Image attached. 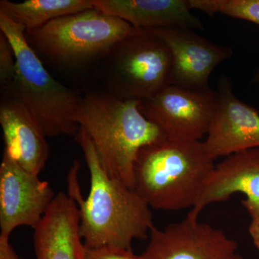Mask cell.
<instances>
[{"label": "cell", "mask_w": 259, "mask_h": 259, "mask_svg": "<svg viewBox=\"0 0 259 259\" xmlns=\"http://www.w3.org/2000/svg\"><path fill=\"white\" fill-rule=\"evenodd\" d=\"M75 140L88 165L90 190L83 199L78 183L79 163L75 161L68 178V194L79 207L84 244L131 250L133 241L146 239L153 226L151 207L136 191L107 175L84 130L79 127Z\"/></svg>", "instance_id": "obj_1"}, {"label": "cell", "mask_w": 259, "mask_h": 259, "mask_svg": "<svg viewBox=\"0 0 259 259\" xmlns=\"http://www.w3.org/2000/svg\"><path fill=\"white\" fill-rule=\"evenodd\" d=\"M141 100H124L111 94L90 92L81 96L74 120L93 141L107 175L134 190V165L140 150L167 139L148 120Z\"/></svg>", "instance_id": "obj_2"}, {"label": "cell", "mask_w": 259, "mask_h": 259, "mask_svg": "<svg viewBox=\"0 0 259 259\" xmlns=\"http://www.w3.org/2000/svg\"><path fill=\"white\" fill-rule=\"evenodd\" d=\"M214 166L202 141L167 139L140 150L134 165V190L153 209L193 207Z\"/></svg>", "instance_id": "obj_3"}, {"label": "cell", "mask_w": 259, "mask_h": 259, "mask_svg": "<svg viewBox=\"0 0 259 259\" xmlns=\"http://www.w3.org/2000/svg\"><path fill=\"white\" fill-rule=\"evenodd\" d=\"M0 30L9 39L16 56L14 79L8 88L32 112L47 137L76 136L80 127L74 115L81 96L49 74L27 40L24 27L0 14Z\"/></svg>", "instance_id": "obj_4"}, {"label": "cell", "mask_w": 259, "mask_h": 259, "mask_svg": "<svg viewBox=\"0 0 259 259\" xmlns=\"http://www.w3.org/2000/svg\"><path fill=\"white\" fill-rule=\"evenodd\" d=\"M135 29L127 22L94 8L26 30L25 35L35 52L61 66L77 67L105 58Z\"/></svg>", "instance_id": "obj_5"}, {"label": "cell", "mask_w": 259, "mask_h": 259, "mask_svg": "<svg viewBox=\"0 0 259 259\" xmlns=\"http://www.w3.org/2000/svg\"><path fill=\"white\" fill-rule=\"evenodd\" d=\"M108 93L124 100H146L171 85V53L152 29L137 28L105 56Z\"/></svg>", "instance_id": "obj_6"}, {"label": "cell", "mask_w": 259, "mask_h": 259, "mask_svg": "<svg viewBox=\"0 0 259 259\" xmlns=\"http://www.w3.org/2000/svg\"><path fill=\"white\" fill-rule=\"evenodd\" d=\"M217 100L218 93L210 88L192 90L169 85L141 101L140 110L167 139L200 141L208 132Z\"/></svg>", "instance_id": "obj_7"}, {"label": "cell", "mask_w": 259, "mask_h": 259, "mask_svg": "<svg viewBox=\"0 0 259 259\" xmlns=\"http://www.w3.org/2000/svg\"><path fill=\"white\" fill-rule=\"evenodd\" d=\"M49 182L27 171L3 152L0 163V236L20 226L35 228L55 198Z\"/></svg>", "instance_id": "obj_8"}, {"label": "cell", "mask_w": 259, "mask_h": 259, "mask_svg": "<svg viewBox=\"0 0 259 259\" xmlns=\"http://www.w3.org/2000/svg\"><path fill=\"white\" fill-rule=\"evenodd\" d=\"M149 234L145 259H243L224 232L188 215L162 230L153 226Z\"/></svg>", "instance_id": "obj_9"}, {"label": "cell", "mask_w": 259, "mask_h": 259, "mask_svg": "<svg viewBox=\"0 0 259 259\" xmlns=\"http://www.w3.org/2000/svg\"><path fill=\"white\" fill-rule=\"evenodd\" d=\"M204 147L213 161L259 147V111L237 98L230 79L222 76Z\"/></svg>", "instance_id": "obj_10"}, {"label": "cell", "mask_w": 259, "mask_h": 259, "mask_svg": "<svg viewBox=\"0 0 259 259\" xmlns=\"http://www.w3.org/2000/svg\"><path fill=\"white\" fill-rule=\"evenodd\" d=\"M151 29L171 53V85L192 90H208L212 71L233 54L231 48L209 41L192 30Z\"/></svg>", "instance_id": "obj_11"}, {"label": "cell", "mask_w": 259, "mask_h": 259, "mask_svg": "<svg viewBox=\"0 0 259 259\" xmlns=\"http://www.w3.org/2000/svg\"><path fill=\"white\" fill-rule=\"evenodd\" d=\"M236 193L245 195L242 204L252 221H259V147L234 153L214 166L187 215L198 219L199 213L208 204L223 202Z\"/></svg>", "instance_id": "obj_12"}, {"label": "cell", "mask_w": 259, "mask_h": 259, "mask_svg": "<svg viewBox=\"0 0 259 259\" xmlns=\"http://www.w3.org/2000/svg\"><path fill=\"white\" fill-rule=\"evenodd\" d=\"M1 91L0 125L4 151L25 170L39 175L50 153L47 136L32 112L10 89Z\"/></svg>", "instance_id": "obj_13"}, {"label": "cell", "mask_w": 259, "mask_h": 259, "mask_svg": "<svg viewBox=\"0 0 259 259\" xmlns=\"http://www.w3.org/2000/svg\"><path fill=\"white\" fill-rule=\"evenodd\" d=\"M79 209L69 194H56L41 221L34 228L36 259H83Z\"/></svg>", "instance_id": "obj_14"}, {"label": "cell", "mask_w": 259, "mask_h": 259, "mask_svg": "<svg viewBox=\"0 0 259 259\" xmlns=\"http://www.w3.org/2000/svg\"><path fill=\"white\" fill-rule=\"evenodd\" d=\"M95 9L137 28L204 30L188 0H93Z\"/></svg>", "instance_id": "obj_15"}, {"label": "cell", "mask_w": 259, "mask_h": 259, "mask_svg": "<svg viewBox=\"0 0 259 259\" xmlns=\"http://www.w3.org/2000/svg\"><path fill=\"white\" fill-rule=\"evenodd\" d=\"M93 0H26L0 1V14L26 30H35L56 19L94 9Z\"/></svg>", "instance_id": "obj_16"}, {"label": "cell", "mask_w": 259, "mask_h": 259, "mask_svg": "<svg viewBox=\"0 0 259 259\" xmlns=\"http://www.w3.org/2000/svg\"><path fill=\"white\" fill-rule=\"evenodd\" d=\"M191 9L209 16L216 13L241 19L259 25V0H188Z\"/></svg>", "instance_id": "obj_17"}, {"label": "cell", "mask_w": 259, "mask_h": 259, "mask_svg": "<svg viewBox=\"0 0 259 259\" xmlns=\"http://www.w3.org/2000/svg\"><path fill=\"white\" fill-rule=\"evenodd\" d=\"M16 56L9 39L0 32V83L1 89L9 88L16 71Z\"/></svg>", "instance_id": "obj_18"}, {"label": "cell", "mask_w": 259, "mask_h": 259, "mask_svg": "<svg viewBox=\"0 0 259 259\" xmlns=\"http://www.w3.org/2000/svg\"><path fill=\"white\" fill-rule=\"evenodd\" d=\"M83 259H145L132 250L109 246H89L84 244Z\"/></svg>", "instance_id": "obj_19"}, {"label": "cell", "mask_w": 259, "mask_h": 259, "mask_svg": "<svg viewBox=\"0 0 259 259\" xmlns=\"http://www.w3.org/2000/svg\"><path fill=\"white\" fill-rule=\"evenodd\" d=\"M0 259H23L15 252L9 238L0 236Z\"/></svg>", "instance_id": "obj_20"}, {"label": "cell", "mask_w": 259, "mask_h": 259, "mask_svg": "<svg viewBox=\"0 0 259 259\" xmlns=\"http://www.w3.org/2000/svg\"><path fill=\"white\" fill-rule=\"evenodd\" d=\"M248 231L253 244L259 250V221H251Z\"/></svg>", "instance_id": "obj_21"}, {"label": "cell", "mask_w": 259, "mask_h": 259, "mask_svg": "<svg viewBox=\"0 0 259 259\" xmlns=\"http://www.w3.org/2000/svg\"><path fill=\"white\" fill-rule=\"evenodd\" d=\"M251 84H259V66L255 70L251 79H250Z\"/></svg>", "instance_id": "obj_22"}]
</instances>
